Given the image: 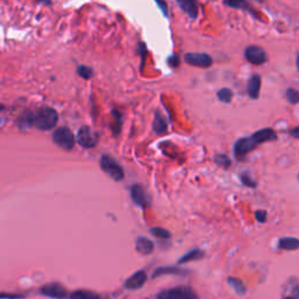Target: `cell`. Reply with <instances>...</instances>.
<instances>
[{
    "label": "cell",
    "mask_w": 299,
    "mask_h": 299,
    "mask_svg": "<svg viewBox=\"0 0 299 299\" xmlns=\"http://www.w3.org/2000/svg\"><path fill=\"white\" fill-rule=\"evenodd\" d=\"M59 116L57 112L51 108H42L36 114H33V125L39 130H50L56 125Z\"/></svg>",
    "instance_id": "6da1fadb"
},
{
    "label": "cell",
    "mask_w": 299,
    "mask_h": 299,
    "mask_svg": "<svg viewBox=\"0 0 299 299\" xmlns=\"http://www.w3.org/2000/svg\"><path fill=\"white\" fill-rule=\"evenodd\" d=\"M100 167L110 178L116 180V181H120L124 178V171L122 166L110 155H103L102 159H100Z\"/></svg>",
    "instance_id": "7a4b0ae2"
},
{
    "label": "cell",
    "mask_w": 299,
    "mask_h": 299,
    "mask_svg": "<svg viewBox=\"0 0 299 299\" xmlns=\"http://www.w3.org/2000/svg\"><path fill=\"white\" fill-rule=\"evenodd\" d=\"M53 140L59 148L67 151L72 150L75 145V137L68 127H59L53 133Z\"/></svg>",
    "instance_id": "3957f363"
},
{
    "label": "cell",
    "mask_w": 299,
    "mask_h": 299,
    "mask_svg": "<svg viewBox=\"0 0 299 299\" xmlns=\"http://www.w3.org/2000/svg\"><path fill=\"white\" fill-rule=\"evenodd\" d=\"M158 299H199L198 296L187 288H175L160 292Z\"/></svg>",
    "instance_id": "277c9868"
},
{
    "label": "cell",
    "mask_w": 299,
    "mask_h": 299,
    "mask_svg": "<svg viewBox=\"0 0 299 299\" xmlns=\"http://www.w3.org/2000/svg\"><path fill=\"white\" fill-rule=\"evenodd\" d=\"M185 61L188 65L200 68H208L213 63L212 57L204 53H187L185 55Z\"/></svg>",
    "instance_id": "5b68a950"
},
{
    "label": "cell",
    "mask_w": 299,
    "mask_h": 299,
    "mask_svg": "<svg viewBox=\"0 0 299 299\" xmlns=\"http://www.w3.org/2000/svg\"><path fill=\"white\" fill-rule=\"evenodd\" d=\"M246 59L252 65H263L268 60V55L264 50H262L258 46H249L246 51Z\"/></svg>",
    "instance_id": "8992f818"
},
{
    "label": "cell",
    "mask_w": 299,
    "mask_h": 299,
    "mask_svg": "<svg viewBox=\"0 0 299 299\" xmlns=\"http://www.w3.org/2000/svg\"><path fill=\"white\" fill-rule=\"evenodd\" d=\"M78 143L83 146L85 149L94 148L97 144V135L94 132L93 130L90 129L89 126H82L80 131H78V136H77Z\"/></svg>",
    "instance_id": "52a82bcc"
},
{
    "label": "cell",
    "mask_w": 299,
    "mask_h": 299,
    "mask_svg": "<svg viewBox=\"0 0 299 299\" xmlns=\"http://www.w3.org/2000/svg\"><path fill=\"white\" fill-rule=\"evenodd\" d=\"M255 148L256 144L254 140L251 139V137H250V138H242L237 140L236 144L234 146L235 157H236L237 159H242V158L246 157L247 153H249V152Z\"/></svg>",
    "instance_id": "ba28073f"
},
{
    "label": "cell",
    "mask_w": 299,
    "mask_h": 299,
    "mask_svg": "<svg viewBox=\"0 0 299 299\" xmlns=\"http://www.w3.org/2000/svg\"><path fill=\"white\" fill-rule=\"evenodd\" d=\"M41 294L55 299H63L67 297L66 289L61 284H57V283H51V284L45 285L41 289Z\"/></svg>",
    "instance_id": "9c48e42d"
},
{
    "label": "cell",
    "mask_w": 299,
    "mask_h": 299,
    "mask_svg": "<svg viewBox=\"0 0 299 299\" xmlns=\"http://www.w3.org/2000/svg\"><path fill=\"white\" fill-rule=\"evenodd\" d=\"M146 282V274L144 271H137L136 274H133L129 279L125 282V288L129 290H137L140 289L144 283Z\"/></svg>",
    "instance_id": "30bf717a"
},
{
    "label": "cell",
    "mask_w": 299,
    "mask_h": 299,
    "mask_svg": "<svg viewBox=\"0 0 299 299\" xmlns=\"http://www.w3.org/2000/svg\"><path fill=\"white\" fill-rule=\"evenodd\" d=\"M276 138H277V135H276V132H274V130H273V129L259 130L251 136V139L254 140L256 145L261 144V143L271 142V140H274Z\"/></svg>",
    "instance_id": "8fae6325"
},
{
    "label": "cell",
    "mask_w": 299,
    "mask_h": 299,
    "mask_svg": "<svg viewBox=\"0 0 299 299\" xmlns=\"http://www.w3.org/2000/svg\"><path fill=\"white\" fill-rule=\"evenodd\" d=\"M131 197H132L133 202L138 204L139 207H145L148 204V199H146V194L144 190L138 185L133 186L131 188Z\"/></svg>",
    "instance_id": "7c38bea8"
},
{
    "label": "cell",
    "mask_w": 299,
    "mask_h": 299,
    "mask_svg": "<svg viewBox=\"0 0 299 299\" xmlns=\"http://www.w3.org/2000/svg\"><path fill=\"white\" fill-rule=\"evenodd\" d=\"M176 1H178L180 7L190 15L192 19H195L198 17L199 11H198V5L195 0H176Z\"/></svg>",
    "instance_id": "4fadbf2b"
},
{
    "label": "cell",
    "mask_w": 299,
    "mask_h": 299,
    "mask_svg": "<svg viewBox=\"0 0 299 299\" xmlns=\"http://www.w3.org/2000/svg\"><path fill=\"white\" fill-rule=\"evenodd\" d=\"M136 249L140 254L149 255L153 251V243L149 239H145V237H139L136 242Z\"/></svg>",
    "instance_id": "5bb4252c"
},
{
    "label": "cell",
    "mask_w": 299,
    "mask_h": 299,
    "mask_svg": "<svg viewBox=\"0 0 299 299\" xmlns=\"http://www.w3.org/2000/svg\"><path fill=\"white\" fill-rule=\"evenodd\" d=\"M261 89V77L258 75H254L249 80L248 83V94L251 99H257Z\"/></svg>",
    "instance_id": "9a60e30c"
},
{
    "label": "cell",
    "mask_w": 299,
    "mask_h": 299,
    "mask_svg": "<svg viewBox=\"0 0 299 299\" xmlns=\"http://www.w3.org/2000/svg\"><path fill=\"white\" fill-rule=\"evenodd\" d=\"M278 247L283 250H298L299 240L295 237H284V239H280Z\"/></svg>",
    "instance_id": "2e32d148"
},
{
    "label": "cell",
    "mask_w": 299,
    "mask_h": 299,
    "mask_svg": "<svg viewBox=\"0 0 299 299\" xmlns=\"http://www.w3.org/2000/svg\"><path fill=\"white\" fill-rule=\"evenodd\" d=\"M70 299H100V296L88 290H77L70 295Z\"/></svg>",
    "instance_id": "e0dca14e"
},
{
    "label": "cell",
    "mask_w": 299,
    "mask_h": 299,
    "mask_svg": "<svg viewBox=\"0 0 299 299\" xmlns=\"http://www.w3.org/2000/svg\"><path fill=\"white\" fill-rule=\"evenodd\" d=\"M153 129L157 133H164L167 129L166 122H165L164 117L159 114V112H157V114H155L154 122H153Z\"/></svg>",
    "instance_id": "ac0fdd59"
},
{
    "label": "cell",
    "mask_w": 299,
    "mask_h": 299,
    "mask_svg": "<svg viewBox=\"0 0 299 299\" xmlns=\"http://www.w3.org/2000/svg\"><path fill=\"white\" fill-rule=\"evenodd\" d=\"M228 282H229V284L231 288H233L235 291L237 292L239 295H243L246 294L247 289L245 284H243V282L239 278H234V277H230V278H228Z\"/></svg>",
    "instance_id": "d6986e66"
},
{
    "label": "cell",
    "mask_w": 299,
    "mask_h": 299,
    "mask_svg": "<svg viewBox=\"0 0 299 299\" xmlns=\"http://www.w3.org/2000/svg\"><path fill=\"white\" fill-rule=\"evenodd\" d=\"M202 251H200V250L195 249L192 250V251L188 252V254H186L184 257L179 261V263H186V262H190V261H195V259H199L202 257Z\"/></svg>",
    "instance_id": "ffe728a7"
},
{
    "label": "cell",
    "mask_w": 299,
    "mask_h": 299,
    "mask_svg": "<svg viewBox=\"0 0 299 299\" xmlns=\"http://www.w3.org/2000/svg\"><path fill=\"white\" fill-rule=\"evenodd\" d=\"M218 97L221 102L230 103L231 99H233V93H231V90L228 89V88H224V89L219 90Z\"/></svg>",
    "instance_id": "44dd1931"
},
{
    "label": "cell",
    "mask_w": 299,
    "mask_h": 299,
    "mask_svg": "<svg viewBox=\"0 0 299 299\" xmlns=\"http://www.w3.org/2000/svg\"><path fill=\"white\" fill-rule=\"evenodd\" d=\"M77 74L84 80H89V78L93 77V70L87 66H80L77 68Z\"/></svg>",
    "instance_id": "7402d4cb"
},
{
    "label": "cell",
    "mask_w": 299,
    "mask_h": 299,
    "mask_svg": "<svg viewBox=\"0 0 299 299\" xmlns=\"http://www.w3.org/2000/svg\"><path fill=\"white\" fill-rule=\"evenodd\" d=\"M286 99L290 103H292V104H297L299 102V93L296 89H292V88H290V89L286 90Z\"/></svg>",
    "instance_id": "603a6c76"
},
{
    "label": "cell",
    "mask_w": 299,
    "mask_h": 299,
    "mask_svg": "<svg viewBox=\"0 0 299 299\" xmlns=\"http://www.w3.org/2000/svg\"><path fill=\"white\" fill-rule=\"evenodd\" d=\"M215 161L216 164L221 167H224V169H228L230 166V159L225 154H218L215 157Z\"/></svg>",
    "instance_id": "cb8c5ba5"
},
{
    "label": "cell",
    "mask_w": 299,
    "mask_h": 299,
    "mask_svg": "<svg viewBox=\"0 0 299 299\" xmlns=\"http://www.w3.org/2000/svg\"><path fill=\"white\" fill-rule=\"evenodd\" d=\"M151 233L154 235V236L160 237V239H169L171 236V234L166 229H163V228H152Z\"/></svg>",
    "instance_id": "d4e9b609"
},
{
    "label": "cell",
    "mask_w": 299,
    "mask_h": 299,
    "mask_svg": "<svg viewBox=\"0 0 299 299\" xmlns=\"http://www.w3.org/2000/svg\"><path fill=\"white\" fill-rule=\"evenodd\" d=\"M114 126H112V129H114L115 133H118V131L121 129V115L118 114V111H114Z\"/></svg>",
    "instance_id": "484cf974"
},
{
    "label": "cell",
    "mask_w": 299,
    "mask_h": 299,
    "mask_svg": "<svg viewBox=\"0 0 299 299\" xmlns=\"http://www.w3.org/2000/svg\"><path fill=\"white\" fill-rule=\"evenodd\" d=\"M224 2L228 6H231V7H243L246 5L245 0H224Z\"/></svg>",
    "instance_id": "4316f807"
},
{
    "label": "cell",
    "mask_w": 299,
    "mask_h": 299,
    "mask_svg": "<svg viewBox=\"0 0 299 299\" xmlns=\"http://www.w3.org/2000/svg\"><path fill=\"white\" fill-rule=\"evenodd\" d=\"M241 180H242L243 184H245L246 186H248V187H255L256 186V182L251 178H250L248 174H243Z\"/></svg>",
    "instance_id": "83f0119b"
},
{
    "label": "cell",
    "mask_w": 299,
    "mask_h": 299,
    "mask_svg": "<svg viewBox=\"0 0 299 299\" xmlns=\"http://www.w3.org/2000/svg\"><path fill=\"white\" fill-rule=\"evenodd\" d=\"M255 216L258 222H265V220H267V212L265 210H257Z\"/></svg>",
    "instance_id": "f1b7e54d"
},
{
    "label": "cell",
    "mask_w": 299,
    "mask_h": 299,
    "mask_svg": "<svg viewBox=\"0 0 299 299\" xmlns=\"http://www.w3.org/2000/svg\"><path fill=\"white\" fill-rule=\"evenodd\" d=\"M20 298H23V296L10 295V294H1V295H0V299H20Z\"/></svg>",
    "instance_id": "f546056e"
},
{
    "label": "cell",
    "mask_w": 299,
    "mask_h": 299,
    "mask_svg": "<svg viewBox=\"0 0 299 299\" xmlns=\"http://www.w3.org/2000/svg\"><path fill=\"white\" fill-rule=\"evenodd\" d=\"M155 1H157V4L160 6V8H161V11H163V13L165 15H167V5H166V2H165L164 0H155Z\"/></svg>",
    "instance_id": "4dcf8cb0"
},
{
    "label": "cell",
    "mask_w": 299,
    "mask_h": 299,
    "mask_svg": "<svg viewBox=\"0 0 299 299\" xmlns=\"http://www.w3.org/2000/svg\"><path fill=\"white\" fill-rule=\"evenodd\" d=\"M291 135L295 137V138L299 139V126L298 127H295V129L291 130Z\"/></svg>",
    "instance_id": "1f68e13d"
},
{
    "label": "cell",
    "mask_w": 299,
    "mask_h": 299,
    "mask_svg": "<svg viewBox=\"0 0 299 299\" xmlns=\"http://www.w3.org/2000/svg\"><path fill=\"white\" fill-rule=\"evenodd\" d=\"M294 295H295V299H299V285L296 286V289L294 290Z\"/></svg>",
    "instance_id": "d6a6232c"
},
{
    "label": "cell",
    "mask_w": 299,
    "mask_h": 299,
    "mask_svg": "<svg viewBox=\"0 0 299 299\" xmlns=\"http://www.w3.org/2000/svg\"><path fill=\"white\" fill-rule=\"evenodd\" d=\"M297 68L299 70V54H298V56H297Z\"/></svg>",
    "instance_id": "836d02e7"
},
{
    "label": "cell",
    "mask_w": 299,
    "mask_h": 299,
    "mask_svg": "<svg viewBox=\"0 0 299 299\" xmlns=\"http://www.w3.org/2000/svg\"><path fill=\"white\" fill-rule=\"evenodd\" d=\"M2 109H4V106H2V105H0V111H1Z\"/></svg>",
    "instance_id": "e575fe53"
},
{
    "label": "cell",
    "mask_w": 299,
    "mask_h": 299,
    "mask_svg": "<svg viewBox=\"0 0 299 299\" xmlns=\"http://www.w3.org/2000/svg\"><path fill=\"white\" fill-rule=\"evenodd\" d=\"M285 299H294V298H291V297H288V298H285Z\"/></svg>",
    "instance_id": "d590c367"
}]
</instances>
